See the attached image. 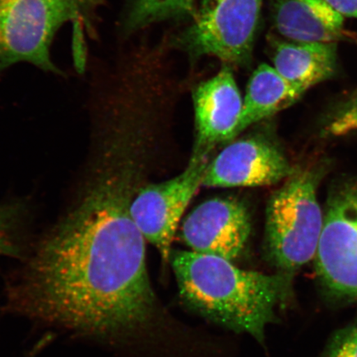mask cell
Returning <instances> with one entry per match:
<instances>
[{
	"instance_id": "1",
	"label": "cell",
	"mask_w": 357,
	"mask_h": 357,
	"mask_svg": "<svg viewBox=\"0 0 357 357\" xmlns=\"http://www.w3.org/2000/svg\"><path fill=\"white\" fill-rule=\"evenodd\" d=\"M169 260L182 300L191 310L231 331L265 340L275 312L291 297L292 275L245 271L220 257L175 251Z\"/></svg>"
},
{
	"instance_id": "2",
	"label": "cell",
	"mask_w": 357,
	"mask_h": 357,
	"mask_svg": "<svg viewBox=\"0 0 357 357\" xmlns=\"http://www.w3.org/2000/svg\"><path fill=\"white\" fill-rule=\"evenodd\" d=\"M324 172H294L268 201L266 255L278 272L294 275L315 257L324 225L317 190Z\"/></svg>"
},
{
	"instance_id": "3",
	"label": "cell",
	"mask_w": 357,
	"mask_h": 357,
	"mask_svg": "<svg viewBox=\"0 0 357 357\" xmlns=\"http://www.w3.org/2000/svg\"><path fill=\"white\" fill-rule=\"evenodd\" d=\"M101 0H0V73L19 62L61 74L51 45L66 22L87 21Z\"/></svg>"
},
{
	"instance_id": "4",
	"label": "cell",
	"mask_w": 357,
	"mask_h": 357,
	"mask_svg": "<svg viewBox=\"0 0 357 357\" xmlns=\"http://www.w3.org/2000/svg\"><path fill=\"white\" fill-rule=\"evenodd\" d=\"M263 0H203L191 24L174 40L192 59L214 56L227 66L252 59Z\"/></svg>"
},
{
	"instance_id": "5",
	"label": "cell",
	"mask_w": 357,
	"mask_h": 357,
	"mask_svg": "<svg viewBox=\"0 0 357 357\" xmlns=\"http://www.w3.org/2000/svg\"><path fill=\"white\" fill-rule=\"evenodd\" d=\"M314 260L330 296L357 301V181L341 182L330 192Z\"/></svg>"
},
{
	"instance_id": "6",
	"label": "cell",
	"mask_w": 357,
	"mask_h": 357,
	"mask_svg": "<svg viewBox=\"0 0 357 357\" xmlns=\"http://www.w3.org/2000/svg\"><path fill=\"white\" fill-rule=\"evenodd\" d=\"M207 156L192 155L188 167L171 180L142 187L134 196L131 213L146 242L169 261L178 222L202 186Z\"/></svg>"
},
{
	"instance_id": "7",
	"label": "cell",
	"mask_w": 357,
	"mask_h": 357,
	"mask_svg": "<svg viewBox=\"0 0 357 357\" xmlns=\"http://www.w3.org/2000/svg\"><path fill=\"white\" fill-rule=\"evenodd\" d=\"M296 172L272 142L251 137L225 147L205 171L203 186L256 187L278 184Z\"/></svg>"
},
{
	"instance_id": "8",
	"label": "cell",
	"mask_w": 357,
	"mask_h": 357,
	"mask_svg": "<svg viewBox=\"0 0 357 357\" xmlns=\"http://www.w3.org/2000/svg\"><path fill=\"white\" fill-rule=\"evenodd\" d=\"M251 218L234 199H213L196 207L183 222V240L192 251L234 261L247 245Z\"/></svg>"
},
{
	"instance_id": "9",
	"label": "cell",
	"mask_w": 357,
	"mask_h": 357,
	"mask_svg": "<svg viewBox=\"0 0 357 357\" xmlns=\"http://www.w3.org/2000/svg\"><path fill=\"white\" fill-rule=\"evenodd\" d=\"M193 100L196 141L193 155L208 156L220 142L235 138L243 101L230 66L199 84Z\"/></svg>"
},
{
	"instance_id": "10",
	"label": "cell",
	"mask_w": 357,
	"mask_h": 357,
	"mask_svg": "<svg viewBox=\"0 0 357 357\" xmlns=\"http://www.w3.org/2000/svg\"><path fill=\"white\" fill-rule=\"evenodd\" d=\"M276 30L294 42L337 43L343 35V17L324 0H272Z\"/></svg>"
},
{
	"instance_id": "11",
	"label": "cell",
	"mask_w": 357,
	"mask_h": 357,
	"mask_svg": "<svg viewBox=\"0 0 357 357\" xmlns=\"http://www.w3.org/2000/svg\"><path fill=\"white\" fill-rule=\"evenodd\" d=\"M272 61L278 73L302 91L337 73V43H303L271 39Z\"/></svg>"
},
{
	"instance_id": "12",
	"label": "cell",
	"mask_w": 357,
	"mask_h": 357,
	"mask_svg": "<svg viewBox=\"0 0 357 357\" xmlns=\"http://www.w3.org/2000/svg\"><path fill=\"white\" fill-rule=\"evenodd\" d=\"M305 93L275 67L261 64L250 79L235 137L251 125L293 105Z\"/></svg>"
},
{
	"instance_id": "13",
	"label": "cell",
	"mask_w": 357,
	"mask_h": 357,
	"mask_svg": "<svg viewBox=\"0 0 357 357\" xmlns=\"http://www.w3.org/2000/svg\"><path fill=\"white\" fill-rule=\"evenodd\" d=\"M195 0H131L123 21L124 33L131 34L151 24L193 17Z\"/></svg>"
},
{
	"instance_id": "14",
	"label": "cell",
	"mask_w": 357,
	"mask_h": 357,
	"mask_svg": "<svg viewBox=\"0 0 357 357\" xmlns=\"http://www.w3.org/2000/svg\"><path fill=\"white\" fill-rule=\"evenodd\" d=\"M22 215L20 203L0 204V257L20 253L19 231Z\"/></svg>"
},
{
	"instance_id": "15",
	"label": "cell",
	"mask_w": 357,
	"mask_h": 357,
	"mask_svg": "<svg viewBox=\"0 0 357 357\" xmlns=\"http://www.w3.org/2000/svg\"><path fill=\"white\" fill-rule=\"evenodd\" d=\"M321 357H357V324L335 333Z\"/></svg>"
},
{
	"instance_id": "16",
	"label": "cell",
	"mask_w": 357,
	"mask_h": 357,
	"mask_svg": "<svg viewBox=\"0 0 357 357\" xmlns=\"http://www.w3.org/2000/svg\"><path fill=\"white\" fill-rule=\"evenodd\" d=\"M339 114L348 126L357 128V89L339 109Z\"/></svg>"
},
{
	"instance_id": "17",
	"label": "cell",
	"mask_w": 357,
	"mask_h": 357,
	"mask_svg": "<svg viewBox=\"0 0 357 357\" xmlns=\"http://www.w3.org/2000/svg\"><path fill=\"white\" fill-rule=\"evenodd\" d=\"M324 1L342 17L357 20V0H324Z\"/></svg>"
}]
</instances>
